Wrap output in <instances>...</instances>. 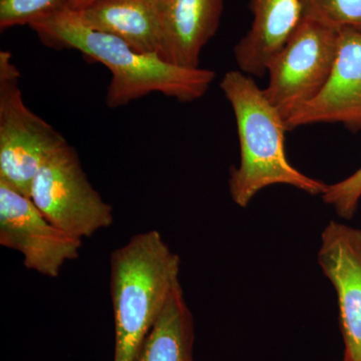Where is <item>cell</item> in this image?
<instances>
[{
  "mask_svg": "<svg viewBox=\"0 0 361 361\" xmlns=\"http://www.w3.org/2000/svg\"><path fill=\"white\" fill-rule=\"evenodd\" d=\"M30 27L44 44L75 49L111 71L106 96L109 108L127 106L152 92L192 103L205 96L216 78L214 71L180 68L158 54L137 52L123 39L87 25L73 9L51 14Z\"/></svg>",
  "mask_w": 361,
  "mask_h": 361,
  "instance_id": "1",
  "label": "cell"
},
{
  "mask_svg": "<svg viewBox=\"0 0 361 361\" xmlns=\"http://www.w3.org/2000/svg\"><path fill=\"white\" fill-rule=\"evenodd\" d=\"M220 89L231 104L241 160L231 168L229 191L235 204L245 208L265 188L288 185L310 195H322L327 184L308 177L291 165L285 152L283 116L268 101L263 89L241 71L226 73Z\"/></svg>",
  "mask_w": 361,
  "mask_h": 361,
  "instance_id": "2",
  "label": "cell"
},
{
  "mask_svg": "<svg viewBox=\"0 0 361 361\" xmlns=\"http://www.w3.org/2000/svg\"><path fill=\"white\" fill-rule=\"evenodd\" d=\"M180 259L157 230L137 233L111 253L110 289L115 317L114 361H135L171 292Z\"/></svg>",
  "mask_w": 361,
  "mask_h": 361,
  "instance_id": "3",
  "label": "cell"
},
{
  "mask_svg": "<svg viewBox=\"0 0 361 361\" xmlns=\"http://www.w3.org/2000/svg\"><path fill=\"white\" fill-rule=\"evenodd\" d=\"M20 78L13 54L0 51V180L30 197L37 171L68 142L26 106Z\"/></svg>",
  "mask_w": 361,
  "mask_h": 361,
  "instance_id": "4",
  "label": "cell"
},
{
  "mask_svg": "<svg viewBox=\"0 0 361 361\" xmlns=\"http://www.w3.org/2000/svg\"><path fill=\"white\" fill-rule=\"evenodd\" d=\"M30 198L52 224L77 238H89L114 222L113 207L92 186L68 142L37 171Z\"/></svg>",
  "mask_w": 361,
  "mask_h": 361,
  "instance_id": "5",
  "label": "cell"
},
{
  "mask_svg": "<svg viewBox=\"0 0 361 361\" xmlns=\"http://www.w3.org/2000/svg\"><path fill=\"white\" fill-rule=\"evenodd\" d=\"M338 49V30L303 18L268 65L265 97L284 121L310 103L329 82Z\"/></svg>",
  "mask_w": 361,
  "mask_h": 361,
  "instance_id": "6",
  "label": "cell"
},
{
  "mask_svg": "<svg viewBox=\"0 0 361 361\" xmlns=\"http://www.w3.org/2000/svg\"><path fill=\"white\" fill-rule=\"evenodd\" d=\"M0 245L20 252L27 269L56 278L78 258L82 240L52 224L30 197L0 180Z\"/></svg>",
  "mask_w": 361,
  "mask_h": 361,
  "instance_id": "7",
  "label": "cell"
},
{
  "mask_svg": "<svg viewBox=\"0 0 361 361\" xmlns=\"http://www.w3.org/2000/svg\"><path fill=\"white\" fill-rule=\"evenodd\" d=\"M288 130L315 123H341L361 130V32L338 30V49L322 92L285 118Z\"/></svg>",
  "mask_w": 361,
  "mask_h": 361,
  "instance_id": "8",
  "label": "cell"
},
{
  "mask_svg": "<svg viewBox=\"0 0 361 361\" xmlns=\"http://www.w3.org/2000/svg\"><path fill=\"white\" fill-rule=\"evenodd\" d=\"M318 262L338 298L344 361H361V230L330 222L322 233Z\"/></svg>",
  "mask_w": 361,
  "mask_h": 361,
  "instance_id": "9",
  "label": "cell"
},
{
  "mask_svg": "<svg viewBox=\"0 0 361 361\" xmlns=\"http://www.w3.org/2000/svg\"><path fill=\"white\" fill-rule=\"evenodd\" d=\"M161 25L159 56L180 68H200L201 52L217 32L224 0H155Z\"/></svg>",
  "mask_w": 361,
  "mask_h": 361,
  "instance_id": "10",
  "label": "cell"
},
{
  "mask_svg": "<svg viewBox=\"0 0 361 361\" xmlns=\"http://www.w3.org/2000/svg\"><path fill=\"white\" fill-rule=\"evenodd\" d=\"M250 30L234 47L239 71L264 77L268 65L303 18L300 0H250Z\"/></svg>",
  "mask_w": 361,
  "mask_h": 361,
  "instance_id": "11",
  "label": "cell"
},
{
  "mask_svg": "<svg viewBox=\"0 0 361 361\" xmlns=\"http://www.w3.org/2000/svg\"><path fill=\"white\" fill-rule=\"evenodd\" d=\"M75 11L90 26L123 39L135 51L159 56L161 35L155 0H94Z\"/></svg>",
  "mask_w": 361,
  "mask_h": 361,
  "instance_id": "12",
  "label": "cell"
},
{
  "mask_svg": "<svg viewBox=\"0 0 361 361\" xmlns=\"http://www.w3.org/2000/svg\"><path fill=\"white\" fill-rule=\"evenodd\" d=\"M193 317L179 282L171 292L135 361H193Z\"/></svg>",
  "mask_w": 361,
  "mask_h": 361,
  "instance_id": "13",
  "label": "cell"
},
{
  "mask_svg": "<svg viewBox=\"0 0 361 361\" xmlns=\"http://www.w3.org/2000/svg\"><path fill=\"white\" fill-rule=\"evenodd\" d=\"M303 18L336 30L361 32V0H300Z\"/></svg>",
  "mask_w": 361,
  "mask_h": 361,
  "instance_id": "14",
  "label": "cell"
},
{
  "mask_svg": "<svg viewBox=\"0 0 361 361\" xmlns=\"http://www.w3.org/2000/svg\"><path fill=\"white\" fill-rule=\"evenodd\" d=\"M71 0H0V28L30 25L51 14L70 8Z\"/></svg>",
  "mask_w": 361,
  "mask_h": 361,
  "instance_id": "15",
  "label": "cell"
},
{
  "mask_svg": "<svg viewBox=\"0 0 361 361\" xmlns=\"http://www.w3.org/2000/svg\"><path fill=\"white\" fill-rule=\"evenodd\" d=\"M361 199V167L353 175L336 183L327 185L322 194V200L344 219H353Z\"/></svg>",
  "mask_w": 361,
  "mask_h": 361,
  "instance_id": "16",
  "label": "cell"
},
{
  "mask_svg": "<svg viewBox=\"0 0 361 361\" xmlns=\"http://www.w3.org/2000/svg\"><path fill=\"white\" fill-rule=\"evenodd\" d=\"M94 1V0H71L70 8L73 11H80Z\"/></svg>",
  "mask_w": 361,
  "mask_h": 361,
  "instance_id": "17",
  "label": "cell"
}]
</instances>
